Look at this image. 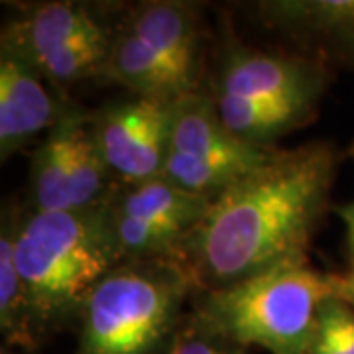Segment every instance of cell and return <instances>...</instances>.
<instances>
[{
  "mask_svg": "<svg viewBox=\"0 0 354 354\" xmlns=\"http://www.w3.org/2000/svg\"><path fill=\"white\" fill-rule=\"evenodd\" d=\"M339 164L341 153L330 142L274 148L264 164L215 197L181 250L199 290L309 260Z\"/></svg>",
  "mask_w": 354,
  "mask_h": 354,
  "instance_id": "obj_1",
  "label": "cell"
},
{
  "mask_svg": "<svg viewBox=\"0 0 354 354\" xmlns=\"http://www.w3.org/2000/svg\"><path fill=\"white\" fill-rule=\"evenodd\" d=\"M16 264L39 337L77 319L88 293L124 260L102 203L87 211L22 213Z\"/></svg>",
  "mask_w": 354,
  "mask_h": 354,
  "instance_id": "obj_2",
  "label": "cell"
},
{
  "mask_svg": "<svg viewBox=\"0 0 354 354\" xmlns=\"http://www.w3.org/2000/svg\"><path fill=\"white\" fill-rule=\"evenodd\" d=\"M341 293V278L288 262L215 290H199L185 321L241 348L305 354L323 304Z\"/></svg>",
  "mask_w": 354,
  "mask_h": 354,
  "instance_id": "obj_3",
  "label": "cell"
},
{
  "mask_svg": "<svg viewBox=\"0 0 354 354\" xmlns=\"http://www.w3.org/2000/svg\"><path fill=\"white\" fill-rule=\"evenodd\" d=\"M197 291L189 268L176 258L120 264L81 307L73 354H164Z\"/></svg>",
  "mask_w": 354,
  "mask_h": 354,
  "instance_id": "obj_4",
  "label": "cell"
},
{
  "mask_svg": "<svg viewBox=\"0 0 354 354\" xmlns=\"http://www.w3.org/2000/svg\"><path fill=\"white\" fill-rule=\"evenodd\" d=\"M197 44L193 6L171 0L140 4L114 28L102 79L134 97L179 101L199 91Z\"/></svg>",
  "mask_w": 354,
  "mask_h": 354,
  "instance_id": "obj_5",
  "label": "cell"
},
{
  "mask_svg": "<svg viewBox=\"0 0 354 354\" xmlns=\"http://www.w3.org/2000/svg\"><path fill=\"white\" fill-rule=\"evenodd\" d=\"M114 28L87 4L55 0L28 6L2 28L0 46L16 51L50 85L102 79Z\"/></svg>",
  "mask_w": 354,
  "mask_h": 354,
  "instance_id": "obj_6",
  "label": "cell"
},
{
  "mask_svg": "<svg viewBox=\"0 0 354 354\" xmlns=\"http://www.w3.org/2000/svg\"><path fill=\"white\" fill-rule=\"evenodd\" d=\"M272 150L234 136L216 111L215 99L195 91L176 102L164 177L213 201L264 164Z\"/></svg>",
  "mask_w": 354,
  "mask_h": 354,
  "instance_id": "obj_7",
  "label": "cell"
},
{
  "mask_svg": "<svg viewBox=\"0 0 354 354\" xmlns=\"http://www.w3.org/2000/svg\"><path fill=\"white\" fill-rule=\"evenodd\" d=\"M211 199L177 187L160 176L138 183H114L104 211L124 262L176 258L201 223Z\"/></svg>",
  "mask_w": 354,
  "mask_h": 354,
  "instance_id": "obj_8",
  "label": "cell"
},
{
  "mask_svg": "<svg viewBox=\"0 0 354 354\" xmlns=\"http://www.w3.org/2000/svg\"><path fill=\"white\" fill-rule=\"evenodd\" d=\"M30 207L36 213L101 207L114 179L91 130V114L73 109L51 128L30 164Z\"/></svg>",
  "mask_w": 354,
  "mask_h": 354,
  "instance_id": "obj_9",
  "label": "cell"
},
{
  "mask_svg": "<svg viewBox=\"0 0 354 354\" xmlns=\"http://www.w3.org/2000/svg\"><path fill=\"white\" fill-rule=\"evenodd\" d=\"M177 101L130 97L91 114V130L114 183L164 176Z\"/></svg>",
  "mask_w": 354,
  "mask_h": 354,
  "instance_id": "obj_10",
  "label": "cell"
},
{
  "mask_svg": "<svg viewBox=\"0 0 354 354\" xmlns=\"http://www.w3.org/2000/svg\"><path fill=\"white\" fill-rule=\"evenodd\" d=\"M327 85L329 67L309 55L236 48L227 51L211 97L250 106H319Z\"/></svg>",
  "mask_w": 354,
  "mask_h": 354,
  "instance_id": "obj_11",
  "label": "cell"
},
{
  "mask_svg": "<svg viewBox=\"0 0 354 354\" xmlns=\"http://www.w3.org/2000/svg\"><path fill=\"white\" fill-rule=\"evenodd\" d=\"M256 10L304 55L354 69V0H266Z\"/></svg>",
  "mask_w": 354,
  "mask_h": 354,
  "instance_id": "obj_12",
  "label": "cell"
},
{
  "mask_svg": "<svg viewBox=\"0 0 354 354\" xmlns=\"http://www.w3.org/2000/svg\"><path fill=\"white\" fill-rule=\"evenodd\" d=\"M46 79L10 48L0 46V160L6 162L41 132L55 128L73 106L59 102Z\"/></svg>",
  "mask_w": 354,
  "mask_h": 354,
  "instance_id": "obj_13",
  "label": "cell"
},
{
  "mask_svg": "<svg viewBox=\"0 0 354 354\" xmlns=\"http://www.w3.org/2000/svg\"><path fill=\"white\" fill-rule=\"evenodd\" d=\"M22 213L14 207L2 211L0 225V329L4 341L16 346H32L38 335L32 325L24 281L16 264V234Z\"/></svg>",
  "mask_w": 354,
  "mask_h": 354,
  "instance_id": "obj_14",
  "label": "cell"
},
{
  "mask_svg": "<svg viewBox=\"0 0 354 354\" xmlns=\"http://www.w3.org/2000/svg\"><path fill=\"white\" fill-rule=\"evenodd\" d=\"M305 354H354V305L341 293L321 307Z\"/></svg>",
  "mask_w": 354,
  "mask_h": 354,
  "instance_id": "obj_15",
  "label": "cell"
},
{
  "mask_svg": "<svg viewBox=\"0 0 354 354\" xmlns=\"http://www.w3.org/2000/svg\"><path fill=\"white\" fill-rule=\"evenodd\" d=\"M164 354H244V348L183 321L181 329L177 330Z\"/></svg>",
  "mask_w": 354,
  "mask_h": 354,
  "instance_id": "obj_16",
  "label": "cell"
},
{
  "mask_svg": "<svg viewBox=\"0 0 354 354\" xmlns=\"http://www.w3.org/2000/svg\"><path fill=\"white\" fill-rule=\"evenodd\" d=\"M335 213L344 223V228H346V248H348V274L344 278H341V295L354 305V197L348 203H342L339 207H335Z\"/></svg>",
  "mask_w": 354,
  "mask_h": 354,
  "instance_id": "obj_17",
  "label": "cell"
}]
</instances>
